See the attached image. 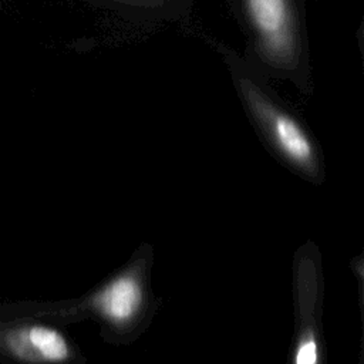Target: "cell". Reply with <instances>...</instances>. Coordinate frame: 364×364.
Masks as SVG:
<instances>
[{"instance_id": "6da1fadb", "label": "cell", "mask_w": 364, "mask_h": 364, "mask_svg": "<svg viewBox=\"0 0 364 364\" xmlns=\"http://www.w3.org/2000/svg\"><path fill=\"white\" fill-rule=\"evenodd\" d=\"M223 58L243 111L269 154L293 175L316 186L326 179L320 142L304 119L270 85V78L232 47L206 40Z\"/></svg>"}, {"instance_id": "7a4b0ae2", "label": "cell", "mask_w": 364, "mask_h": 364, "mask_svg": "<svg viewBox=\"0 0 364 364\" xmlns=\"http://www.w3.org/2000/svg\"><path fill=\"white\" fill-rule=\"evenodd\" d=\"M245 37L242 54L267 78L313 94L306 0H228Z\"/></svg>"}, {"instance_id": "3957f363", "label": "cell", "mask_w": 364, "mask_h": 364, "mask_svg": "<svg viewBox=\"0 0 364 364\" xmlns=\"http://www.w3.org/2000/svg\"><path fill=\"white\" fill-rule=\"evenodd\" d=\"M0 351L23 363H60L68 358L64 336L43 324H16L0 330Z\"/></svg>"}, {"instance_id": "277c9868", "label": "cell", "mask_w": 364, "mask_h": 364, "mask_svg": "<svg viewBox=\"0 0 364 364\" xmlns=\"http://www.w3.org/2000/svg\"><path fill=\"white\" fill-rule=\"evenodd\" d=\"M141 24L175 23L189 17L195 0H82Z\"/></svg>"}, {"instance_id": "5b68a950", "label": "cell", "mask_w": 364, "mask_h": 364, "mask_svg": "<svg viewBox=\"0 0 364 364\" xmlns=\"http://www.w3.org/2000/svg\"><path fill=\"white\" fill-rule=\"evenodd\" d=\"M141 289L131 276H122L108 284L95 299V304L109 318L124 321L139 307Z\"/></svg>"}, {"instance_id": "8992f818", "label": "cell", "mask_w": 364, "mask_h": 364, "mask_svg": "<svg viewBox=\"0 0 364 364\" xmlns=\"http://www.w3.org/2000/svg\"><path fill=\"white\" fill-rule=\"evenodd\" d=\"M317 361V344L313 336L304 338L296 354V364H316Z\"/></svg>"}]
</instances>
